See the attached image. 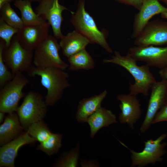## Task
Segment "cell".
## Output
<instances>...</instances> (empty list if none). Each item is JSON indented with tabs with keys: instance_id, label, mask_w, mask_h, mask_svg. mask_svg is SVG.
<instances>
[{
	"instance_id": "cell-1",
	"label": "cell",
	"mask_w": 167,
	"mask_h": 167,
	"mask_svg": "<svg viewBox=\"0 0 167 167\" xmlns=\"http://www.w3.org/2000/svg\"><path fill=\"white\" fill-rule=\"evenodd\" d=\"M137 62L128 54L123 56L116 51L111 58L103 60L105 63H112L123 67L133 77L135 82L134 84L129 83V93L135 96L142 94L147 96L149 91L156 81L149 66L146 64L139 66Z\"/></svg>"
},
{
	"instance_id": "cell-2",
	"label": "cell",
	"mask_w": 167,
	"mask_h": 167,
	"mask_svg": "<svg viewBox=\"0 0 167 167\" xmlns=\"http://www.w3.org/2000/svg\"><path fill=\"white\" fill-rule=\"evenodd\" d=\"M64 71L54 67L40 68L32 66L27 72L30 77L36 75L41 77V84L47 90L45 100L47 106L54 105L70 86L69 75Z\"/></svg>"
},
{
	"instance_id": "cell-3",
	"label": "cell",
	"mask_w": 167,
	"mask_h": 167,
	"mask_svg": "<svg viewBox=\"0 0 167 167\" xmlns=\"http://www.w3.org/2000/svg\"><path fill=\"white\" fill-rule=\"evenodd\" d=\"M86 0H79L76 12H73L70 21L75 30L87 38L92 44L99 45L109 53L113 50L106 39L105 33L97 28L93 18L86 11Z\"/></svg>"
},
{
	"instance_id": "cell-4",
	"label": "cell",
	"mask_w": 167,
	"mask_h": 167,
	"mask_svg": "<svg viewBox=\"0 0 167 167\" xmlns=\"http://www.w3.org/2000/svg\"><path fill=\"white\" fill-rule=\"evenodd\" d=\"M47 106L41 94L34 91L29 92L16 112L23 128L27 129L31 124L42 120L47 113Z\"/></svg>"
},
{
	"instance_id": "cell-5",
	"label": "cell",
	"mask_w": 167,
	"mask_h": 167,
	"mask_svg": "<svg viewBox=\"0 0 167 167\" xmlns=\"http://www.w3.org/2000/svg\"><path fill=\"white\" fill-rule=\"evenodd\" d=\"M33 51L27 49L20 44L16 35L10 45L5 47L2 53L4 61L15 75L16 73L27 72L32 66Z\"/></svg>"
},
{
	"instance_id": "cell-6",
	"label": "cell",
	"mask_w": 167,
	"mask_h": 167,
	"mask_svg": "<svg viewBox=\"0 0 167 167\" xmlns=\"http://www.w3.org/2000/svg\"><path fill=\"white\" fill-rule=\"evenodd\" d=\"M61 48L57 39L54 36L48 37L34 50L33 63L40 68L54 67L65 70L69 65L60 58Z\"/></svg>"
},
{
	"instance_id": "cell-7",
	"label": "cell",
	"mask_w": 167,
	"mask_h": 167,
	"mask_svg": "<svg viewBox=\"0 0 167 167\" xmlns=\"http://www.w3.org/2000/svg\"><path fill=\"white\" fill-rule=\"evenodd\" d=\"M29 82L22 72H19L0 89V112L8 114L17 112L20 100L25 96L23 89Z\"/></svg>"
},
{
	"instance_id": "cell-8",
	"label": "cell",
	"mask_w": 167,
	"mask_h": 167,
	"mask_svg": "<svg viewBox=\"0 0 167 167\" xmlns=\"http://www.w3.org/2000/svg\"><path fill=\"white\" fill-rule=\"evenodd\" d=\"M167 136L166 133H164L155 140L150 139L144 142V147L140 152H137L127 148L131 153V167H143L148 165L155 164L161 162L163 160V156L165 153V148L167 145L162 141Z\"/></svg>"
},
{
	"instance_id": "cell-9",
	"label": "cell",
	"mask_w": 167,
	"mask_h": 167,
	"mask_svg": "<svg viewBox=\"0 0 167 167\" xmlns=\"http://www.w3.org/2000/svg\"><path fill=\"white\" fill-rule=\"evenodd\" d=\"M35 9V12L49 24L51 26L54 36L60 39L63 36L61 26L63 20L62 13L65 10H69L60 4L59 0H41Z\"/></svg>"
},
{
	"instance_id": "cell-10",
	"label": "cell",
	"mask_w": 167,
	"mask_h": 167,
	"mask_svg": "<svg viewBox=\"0 0 167 167\" xmlns=\"http://www.w3.org/2000/svg\"><path fill=\"white\" fill-rule=\"evenodd\" d=\"M127 54L137 61L145 63L149 67L160 69L167 67V46L135 45L129 49Z\"/></svg>"
},
{
	"instance_id": "cell-11",
	"label": "cell",
	"mask_w": 167,
	"mask_h": 167,
	"mask_svg": "<svg viewBox=\"0 0 167 167\" xmlns=\"http://www.w3.org/2000/svg\"><path fill=\"white\" fill-rule=\"evenodd\" d=\"M134 39V44L137 46L167 44V22L149 21Z\"/></svg>"
},
{
	"instance_id": "cell-12",
	"label": "cell",
	"mask_w": 167,
	"mask_h": 167,
	"mask_svg": "<svg viewBox=\"0 0 167 167\" xmlns=\"http://www.w3.org/2000/svg\"><path fill=\"white\" fill-rule=\"evenodd\" d=\"M147 112L140 130L145 133L149 128L155 116L167 101V80L162 79L152 86Z\"/></svg>"
},
{
	"instance_id": "cell-13",
	"label": "cell",
	"mask_w": 167,
	"mask_h": 167,
	"mask_svg": "<svg viewBox=\"0 0 167 167\" xmlns=\"http://www.w3.org/2000/svg\"><path fill=\"white\" fill-rule=\"evenodd\" d=\"M50 26L47 22L42 24L24 25L15 35L23 47L33 51L49 36Z\"/></svg>"
},
{
	"instance_id": "cell-14",
	"label": "cell",
	"mask_w": 167,
	"mask_h": 167,
	"mask_svg": "<svg viewBox=\"0 0 167 167\" xmlns=\"http://www.w3.org/2000/svg\"><path fill=\"white\" fill-rule=\"evenodd\" d=\"M117 99L120 103L121 112L119 115L120 122L127 124L131 129H134L135 124L142 114L141 105L136 96L130 93L118 95Z\"/></svg>"
},
{
	"instance_id": "cell-15",
	"label": "cell",
	"mask_w": 167,
	"mask_h": 167,
	"mask_svg": "<svg viewBox=\"0 0 167 167\" xmlns=\"http://www.w3.org/2000/svg\"><path fill=\"white\" fill-rule=\"evenodd\" d=\"M167 11V7L158 0H143L139 12L135 16L131 38L135 39L154 15Z\"/></svg>"
},
{
	"instance_id": "cell-16",
	"label": "cell",
	"mask_w": 167,
	"mask_h": 167,
	"mask_svg": "<svg viewBox=\"0 0 167 167\" xmlns=\"http://www.w3.org/2000/svg\"><path fill=\"white\" fill-rule=\"evenodd\" d=\"M36 141L26 132L1 146L0 148V167H14L15 161L19 148L23 146Z\"/></svg>"
},
{
	"instance_id": "cell-17",
	"label": "cell",
	"mask_w": 167,
	"mask_h": 167,
	"mask_svg": "<svg viewBox=\"0 0 167 167\" xmlns=\"http://www.w3.org/2000/svg\"><path fill=\"white\" fill-rule=\"evenodd\" d=\"M60 40L63 54L67 58L85 49L90 43L87 38L75 30L63 35Z\"/></svg>"
},
{
	"instance_id": "cell-18",
	"label": "cell",
	"mask_w": 167,
	"mask_h": 167,
	"mask_svg": "<svg viewBox=\"0 0 167 167\" xmlns=\"http://www.w3.org/2000/svg\"><path fill=\"white\" fill-rule=\"evenodd\" d=\"M23 127L15 112L8 114L0 126V146H2L17 138Z\"/></svg>"
},
{
	"instance_id": "cell-19",
	"label": "cell",
	"mask_w": 167,
	"mask_h": 167,
	"mask_svg": "<svg viewBox=\"0 0 167 167\" xmlns=\"http://www.w3.org/2000/svg\"><path fill=\"white\" fill-rule=\"evenodd\" d=\"M107 94V91L105 90L98 95L80 101L76 114L77 120L80 122H87L89 117L101 107L102 102Z\"/></svg>"
},
{
	"instance_id": "cell-20",
	"label": "cell",
	"mask_w": 167,
	"mask_h": 167,
	"mask_svg": "<svg viewBox=\"0 0 167 167\" xmlns=\"http://www.w3.org/2000/svg\"><path fill=\"white\" fill-rule=\"evenodd\" d=\"M87 122L90 127V136L93 138L100 129L116 123L117 121L111 110L101 107L89 117Z\"/></svg>"
},
{
	"instance_id": "cell-21",
	"label": "cell",
	"mask_w": 167,
	"mask_h": 167,
	"mask_svg": "<svg viewBox=\"0 0 167 167\" xmlns=\"http://www.w3.org/2000/svg\"><path fill=\"white\" fill-rule=\"evenodd\" d=\"M14 5L19 10L24 25L42 24L47 22L34 11L32 2L25 0H15Z\"/></svg>"
},
{
	"instance_id": "cell-22",
	"label": "cell",
	"mask_w": 167,
	"mask_h": 167,
	"mask_svg": "<svg viewBox=\"0 0 167 167\" xmlns=\"http://www.w3.org/2000/svg\"><path fill=\"white\" fill-rule=\"evenodd\" d=\"M69 70L75 71L80 70H88L95 66L94 61L89 53L83 49L68 57Z\"/></svg>"
},
{
	"instance_id": "cell-23",
	"label": "cell",
	"mask_w": 167,
	"mask_h": 167,
	"mask_svg": "<svg viewBox=\"0 0 167 167\" xmlns=\"http://www.w3.org/2000/svg\"><path fill=\"white\" fill-rule=\"evenodd\" d=\"M62 135L59 133H52L44 141L40 143L37 149L50 156L57 153L62 146Z\"/></svg>"
},
{
	"instance_id": "cell-24",
	"label": "cell",
	"mask_w": 167,
	"mask_h": 167,
	"mask_svg": "<svg viewBox=\"0 0 167 167\" xmlns=\"http://www.w3.org/2000/svg\"><path fill=\"white\" fill-rule=\"evenodd\" d=\"M0 17L8 24L20 29L24 25L21 18L7 3L0 8Z\"/></svg>"
},
{
	"instance_id": "cell-25",
	"label": "cell",
	"mask_w": 167,
	"mask_h": 167,
	"mask_svg": "<svg viewBox=\"0 0 167 167\" xmlns=\"http://www.w3.org/2000/svg\"><path fill=\"white\" fill-rule=\"evenodd\" d=\"M27 132L40 143L45 140L52 134L42 120L31 124L27 129Z\"/></svg>"
},
{
	"instance_id": "cell-26",
	"label": "cell",
	"mask_w": 167,
	"mask_h": 167,
	"mask_svg": "<svg viewBox=\"0 0 167 167\" xmlns=\"http://www.w3.org/2000/svg\"><path fill=\"white\" fill-rule=\"evenodd\" d=\"M80 152L79 142L75 147L65 154L58 161L56 166L61 167H75L78 165Z\"/></svg>"
},
{
	"instance_id": "cell-27",
	"label": "cell",
	"mask_w": 167,
	"mask_h": 167,
	"mask_svg": "<svg viewBox=\"0 0 167 167\" xmlns=\"http://www.w3.org/2000/svg\"><path fill=\"white\" fill-rule=\"evenodd\" d=\"M5 43L0 39V88H1L6 83L11 80L14 75L10 71L4 62L2 57V53Z\"/></svg>"
},
{
	"instance_id": "cell-28",
	"label": "cell",
	"mask_w": 167,
	"mask_h": 167,
	"mask_svg": "<svg viewBox=\"0 0 167 167\" xmlns=\"http://www.w3.org/2000/svg\"><path fill=\"white\" fill-rule=\"evenodd\" d=\"M19 29L8 24L0 17V37L5 41V47L10 45L12 37Z\"/></svg>"
},
{
	"instance_id": "cell-29",
	"label": "cell",
	"mask_w": 167,
	"mask_h": 167,
	"mask_svg": "<svg viewBox=\"0 0 167 167\" xmlns=\"http://www.w3.org/2000/svg\"><path fill=\"white\" fill-rule=\"evenodd\" d=\"M164 121L167 122V101L157 112L152 124H155Z\"/></svg>"
},
{
	"instance_id": "cell-30",
	"label": "cell",
	"mask_w": 167,
	"mask_h": 167,
	"mask_svg": "<svg viewBox=\"0 0 167 167\" xmlns=\"http://www.w3.org/2000/svg\"><path fill=\"white\" fill-rule=\"evenodd\" d=\"M116 0L120 3L132 6L139 10L141 6L143 0Z\"/></svg>"
},
{
	"instance_id": "cell-31",
	"label": "cell",
	"mask_w": 167,
	"mask_h": 167,
	"mask_svg": "<svg viewBox=\"0 0 167 167\" xmlns=\"http://www.w3.org/2000/svg\"><path fill=\"white\" fill-rule=\"evenodd\" d=\"M80 165L82 167H98L99 165L98 162L95 160L81 161Z\"/></svg>"
},
{
	"instance_id": "cell-32",
	"label": "cell",
	"mask_w": 167,
	"mask_h": 167,
	"mask_svg": "<svg viewBox=\"0 0 167 167\" xmlns=\"http://www.w3.org/2000/svg\"><path fill=\"white\" fill-rule=\"evenodd\" d=\"M160 75L162 79L167 80V67L161 69L159 72Z\"/></svg>"
},
{
	"instance_id": "cell-33",
	"label": "cell",
	"mask_w": 167,
	"mask_h": 167,
	"mask_svg": "<svg viewBox=\"0 0 167 167\" xmlns=\"http://www.w3.org/2000/svg\"><path fill=\"white\" fill-rule=\"evenodd\" d=\"M15 0H0V8L7 3H10Z\"/></svg>"
},
{
	"instance_id": "cell-34",
	"label": "cell",
	"mask_w": 167,
	"mask_h": 167,
	"mask_svg": "<svg viewBox=\"0 0 167 167\" xmlns=\"http://www.w3.org/2000/svg\"><path fill=\"white\" fill-rule=\"evenodd\" d=\"M5 113L0 112V123L2 122L5 118Z\"/></svg>"
},
{
	"instance_id": "cell-35",
	"label": "cell",
	"mask_w": 167,
	"mask_h": 167,
	"mask_svg": "<svg viewBox=\"0 0 167 167\" xmlns=\"http://www.w3.org/2000/svg\"><path fill=\"white\" fill-rule=\"evenodd\" d=\"M161 14V17L167 19V11L164 12Z\"/></svg>"
},
{
	"instance_id": "cell-36",
	"label": "cell",
	"mask_w": 167,
	"mask_h": 167,
	"mask_svg": "<svg viewBox=\"0 0 167 167\" xmlns=\"http://www.w3.org/2000/svg\"><path fill=\"white\" fill-rule=\"evenodd\" d=\"M26 1H28L31 2H39L41 0H25Z\"/></svg>"
},
{
	"instance_id": "cell-37",
	"label": "cell",
	"mask_w": 167,
	"mask_h": 167,
	"mask_svg": "<svg viewBox=\"0 0 167 167\" xmlns=\"http://www.w3.org/2000/svg\"><path fill=\"white\" fill-rule=\"evenodd\" d=\"M161 0L163 1V2L167 4V0Z\"/></svg>"
}]
</instances>
